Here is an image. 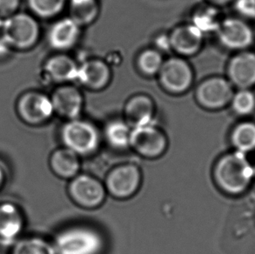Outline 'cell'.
Segmentation results:
<instances>
[{
  "instance_id": "1",
  "label": "cell",
  "mask_w": 255,
  "mask_h": 254,
  "mask_svg": "<svg viewBox=\"0 0 255 254\" xmlns=\"http://www.w3.org/2000/svg\"><path fill=\"white\" fill-rule=\"evenodd\" d=\"M255 167L246 154L234 151L222 156L214 165V179L218 187L230 195H238L249 188Z\"/></svg>"
},
{
  "instance_id": "2",
  "label": "cell",
  "mask_w": 255,
  "mask_h": 254,
  "mask_svg": "<svg viewBox=\"0 0 255 254\" xmlns=\"http://www.w3.org/2000/svg\"><path fill=\"white\" fill-rule=\"evenodd\" d=\"M52 245L56 254H101L106 241L97 228L79 224L59 231Z\"/></svg>"
},
{
  "instance_id": "3",
  "label": "cell",
  "mask_w": 255,
  "mask_h": 254,
  "mask_svg": "<svg viewBox=\"0 0 255 254\" xmlns=\"http://www.w3.org/2000/svg\"><path fill=\"white\" fill-rule=\"evenodd\" d=\"M1 32L10 48L23 51L37 44L40 27L38 21L30 14L16 12L3 19Z\"/></svg>"
},
{
  "instance_id": "4",
  "label": "cell",
  "mask_w": 255,
  "mask_h": 254,
  "mask_svg": "<svg viewBox=\"0 0 255 254\" xmlns=\"http://www.w3.org/2000/svg\"><path fill=\"white\" fill-rule=\"evenodd\" d=\"M60 137L65 147L79 156H88L100 148L101 135L93 123L75 119L68 121L60 130Z\"/></svg>"
},
{
  "instance_id": "5",
  "label": "cell",
  "mask_w": 255,
  "mask_h": 254,
  "mask_svg": "<svg viewBox=\"0 0 255 254\" xmlns=\"http://www.w3.org/2000/svg\"><path fill=\"white\" fill-rule=\"evenodd\" d=\"M168 146L166 134L154 123L131 128L130 148L143 158L161 157Z\"/></svg>"
},
{
  "instance_id": "6",
  "label": "cell",
  "mask_w": 255,
  "mask_h": 254,
  "mask_svg": "<svg viewBox=\"0 0 255 254\" xmlns=\"http://www.w3.org/2000/svg\"><path fill=\"white\" fill-rule=\"evenodd\" d=\"M141 183L142 172L138 165L126 163L115 166L107 173L105 187L114 198L126 199L137 193Z\"/></svg>"
},
{
  "instance_id": "7",
  "label": "cell",
  "mask_w": 255,
  "mask_h": 254,
  "mask_svg": "<svg viewBox=\"0 0 255 254\" xmlns=\"http://www.w3.org/2000/svg\"><path fill=\"white\" fill-rule=\"evenodd\" d=\"M68 192L78 206L86 209H95L103 204L107 192L105 185L95 177L78 174L71 179Z\"/></svg>"
},
{
  "instance_id": "8",
  "label": "cell",
  "mask_w": 255,
  "mask_h": 254,
  "mask_svg": "<svg viewBox=\"0 0 255 254\" xmlns=\"http://www.w3.org/2000/svg\"><path fill=\"white\" fill-rule=\"evenodd\" d=\"M234 86L228 79L212 77L200 83L195 93L197 102L207 110L223 109L231 103Z\"/></svg>"
},
{
  "instance_id": "9",
  "label": "cell",
  "mask_w": 255,
  "mask_h": 254,
  "mask_svg": "<svg viewBox=\"0 0 255 254\" xmlns=\"http://www.w3.org/2000/svg\"><path fill=\"white\" fill-rule=\"evenodd\" d=\"M216 32L221 45L236 52L249 50L255 42L253 28L241 17H228L221 20Z\"/></svg>"
},
{
  "instance_id": "10",
  "label": "cell",
  "mask_w": 255,
  "mask_h": 254,
  "mask_svg": "<svg viewBox=\"0 0 255 254\" xmlns=\"http://www.w3.org/2000/svg\"><path fill=\"white\" fill-rule=\"evenodd\" d=\"M17 111L21 120L30 126L45 124L54 114L51 98L38 92L23 94L17 101Z\"/></svg>"
},
{
  "instance_id": "11",
  "label": "cell",
  "mask_w": 255,
  "mask_h": 254,
  "mask_svg": "<svg viewBox=\"0 0 255 254\" xmlns=\"http://www.w3.org/2000/svg\"><path fill=\"white\" fill-rule=\"evenodd\" d=\"M158 75L163 88L173 94L185 93L193 85V69L181 58L173 57L164 61Z\"/></svg>"
},
{
  "instance_id": "12",
  "label": "cell",
  "mask_w": 255,
  "mask_h": 254,
  "mask_svg": "<svg viewBox=\"0 0 255 254\" xmlns=\"http://www.w3.org/2000/svg\"><path fill=\"white\" fill-rule=\"evenodd\" d=\"M228 79L234 87L252 89L255 86V52L249 50L236 52L228 62Z\"/></svg>"
},
{
  "instance_id": "13",
  "label": "cell",
  "mask_w": 255,
  "mask_h": 254,
  "mask_svg": "<svg viewBox=\"0 0 255 254\" xmlns=\"http://www.w3.org/2000/svg\"><path fill=\"white\" fill-rule=\"evenodd\" d=\"M24 223V214L17 205L7 201L0 203V244L12 246L18 241Z\"/></svg>"
},
{
  "instance_id": "14",
  "label": "cell",
  "mask_w": 255,
  "mask_h": 254,
  "mask_svg": "<svg viewBox=\"0 0 255 254\" xmlns=\"http://www.w3.org/2000/svg\"><path fill=\"white\" fill-rule=\"evenodd\" d=\"M54 114L68 121L79 119L83 108V96L80 90L73 86H62L54 91L52 97Z\"/></svg>"
},
{
  "instance_id": "15",
  "label": "cell",
  "mask_w": 255,
  "mask_h": 254,
  "mask_svg": "<svg viewBox=\"0 0 255 254\" xmlns=\"http://www.w3.org/2000/svg\"><path fill=\"white\" fill-rule=\"evenodd\" d=\"M168 37L171 49L181 56L194 55L203 45L204 33L193 24L177 26Z\"/></svg>"
},
{
  "instance_id": "16",
  "label": "cell",
  "mask_w": 255,
  "mask_h": 254,
  "mask_svg": "<svg viewBox=\"0 0 255 254\" xmlns=\"http://www.w3.org/2000/svg\"><path fill=\"white\" fill-rule=\"evenodd\" d=\"M80 36V26L71 17L56 21L47 34L49 45L57 51H66L76 45Z\"/></svg>"
},
{
  "instance_id": "17",
  "label": "cell",
  "mask_w": 255,
  "mask_h": 254,
  "mask_svg": "<svg viewBox=\"0 0 255 254\" xmlns=\"http://www.w3.org/2000/svg\"><path fill=\"white\" fill-rule=\"evenodd\" d=\"M110 67L103 60L90 59L79 66L76 80L88 89H104L110 82Z\"/></svg>"
},
{
  "instance_id": "18",
  "label": "cell",
  "mask_w": 255,
  "mask_h": 254,
  "mask_svg": "<svg viewBox=\"0 0 255 254\" xmlns=\"http://www.w3.org/2000/svg\"><path fill=\"white\" fill-rule=\"evenodd\" d=\"M126 122L130 127H136L153 122L155 105L152 99L145 94L131 97L125 107Z\"/></svg>"
},
{
  "instance_id": "19",
  "label": "cell",
  "mask_w": 255,
  "mask_h": 254,
  "mask_svg": "<svg viewBox=\"0 0 255 254\" xmlns=\"http://www.w3.org/2000/svg\"><path fill=\"white\" fill-rule=\"evenodd\" d=\"M49 164L52 172L60 179H72L80 172V156L65 146L52 152Z\"/></svg>"
},
{
  "instance_id": "20",
  "label": "cell",
  "mask_w": 255,
  "mask_h": 254,
  "mask_svg": "<svg viewBox=\"0 0 255 254\" xmlns=\"http://www.w3.org/2000/svg\"><path fill=\"white\" fill-rule=\"evenodd\" d=\"M79 65L69 56L58 54L46 61L45 72L52 81L66 83L76 80Z\"/></svg>"
},
{
  "instance_id": "21",
  "label": "cell",
  "mask_w": 255,
  "mask_h": 254,
  "mask_svg": "<svg viewBox=\"0 0 255 254\" xmlns=\"http://www.w3.org/2000/svg\"><path fill=\"white\" fill-rule=\"evenodd\" d=\"M131 127L121 120H114L105 127L104 136L111 147L116 150H125L130 148Z\"/></svg>"
},
{
  "instance_id": "22",
  "label": "cell",
  "mask_w": 255,
  "mask_h": 254,
  "mask_svg": "<svg viewBox=\"0 0 255 254\" xmlns=\"http://www.w3.org/2000/svg\"><path fill=\"white\" fill-rule=\"evenodd\" d=\"M100 13L99 0H71L70 17L80 27L92 24Z\"/></svg>"
},
{
  "instance_id": "23",
  "label": "cell",
  "mask_w": 255,
  "mask_h": 254,
  "mask_svg": "<svg viewBox=\"0 0 255 254\" xmlns=\"http://www.w3.org/2000/svg\"><path fill=\"white\" fill-rule=\"evenodd\" d=\"M232 144L236 151L246 154L255 149V123L244 121L235 126L231 133Z\"/></svg>"
},
{
  "instance_id": "24",
  "label": "cell",
  "mask_w": 255,
  "mask_h": 254,
  "mask_svg": "<svg viewBox=\"0 0 255 254\" xmlns=\"http://www.w3.org/2000/svg\"><path fill=\"white\" fill-rule=\"evenodd\" d=\"M10 254H56L52 242L38 236L20 238L12 245Z\"/></svg>"
},
{
  "instance_id": "25",
  "label": "cell",
  "mask_w": 255,
  "mask_h": 254,
  "mask_svg": "<svg viewBox=\"0 0 255 254\" xmlns=\"http://www.w3.org/2000/svg\"><path fill=\"white\" fill-rule=\"evenodd\" d=\"M221 19L214 6L199 8L193 14V24L203 33L217 31Z\"/></svg>"
},
{
  "instance_id": "26",
  "label": "cell",
  "mask_w": 255,
  "mask_h": 254,
  "mask_svg": "<svg viewBox=\"0 0 255 254\" xmlns=\"http://www.w3.org/2000/svg\"><path fill=\"white\" fill-rule=\"evenodd\" d=\"M66 3V0H27L31 12L45 19L59 15L65 8Z\"/></svg>"
},
{
  "instance_id": "27",
  "label": "cell",
  "mask_w": 255,
  "mask_h": 254,
  "mask_svg": "<svg viewBox=\"0 0 255 254\" xmlns=\"http://www.w3.org/2000/svg\"><path fill=\"white\" fill-rule=\"evenodd\" d=\"M163 63L164 60L161 53L154 49H148L142 52L137 61L139 71L146 76L158 74L162 67Z\"/></svg>"
},
{
  "instance_id": "28",
  "label": "cell",
  "mask_w": 255,
  "mask_h": 254,
  "mask_svg": "<svg viewBox=\"0 0 255 254\" xmlns=\"http://www.w3.org/2000/svg\"><path fill=\"white\" fill-rule=\"evenodd\" d=\"M232 108L239 116H249L255 112V93L252 89H241L235 93Z\"/></svg>"
},
{
  "instance_id": "29",
  "label": "cell",
  "mask_w": 255,
  "mask_h": 254,
  "mask_svg": "<svg viewBox=\"0 0 255 254\" xmlns=\"http://www.w3.org/2000/svg\"><path fill=\"white\" fill-rule=\"evenodd\" d=\"M235 7L247 18L255 17V0H235Z\"/></svg>"
},
{
  "instance_id": "30",
  "label": "cell",
  "mask_w": 255,
  "mask_h": 254,
  "mask_svg": "<svg viewBox=\"0 0 255 254\" xmlns=\"http://www.w3.org/2000/svg\"><path fill=\"white\" fill-rule=\"evenodd\" d=\"M20 5V0H0V17L6 18L16 13Z\"/></svg>"
},
{
  "instance_id": "31",
  "label": "cell",
  "mask_w": 255,
  "mask_h": 254,
  "mask_svg": "<svg viewBox=\"0 0 255 254\" xmlns=\"http://www.w3.org/2000/svg\"><path fill=\"white\" fill-rule=\"evenodd\" d=\"M10 50L11 48L9 44L2 36H0V59H3L9 55Z\"/></svg>"
},
{
  "instance_id": "32",
  "label": "cell",
  "mask_w": 255,
  "mask_h": 254,
  "mask_svg": "<svg viewBox=\"0 0 255 254\" xmlns=\"http://www.w3.org/2000/svg\"><path fill=\"white\" fill-rule=\"evenodd\" d=\"M7 172L4 165L0 163V190L3 188L4 184L6 182Z\"/></svg>"
},
{
  "instance_id": "33",
  "label": "cell",
  "mask_w": 255,
  "mask_h": 254,
  "mask_svg": "<svg viewBox=\"0 0 255 254\" xmlns=\"http://www.w3.org/2000/svg\"><path fill=\"white\" fill-rule=\"evenodd\" d=\"M214 6H222L234 2V0H208Z\"/></svg>"
},
{
  "instance_id": "34",
  "label": "cell",
  "mask_w": 255,
  "mask_h": 254,
  "mask_svg": "<svg viewBox=\"0 0 255 254\" xmlns=\"http://www.w3.org/2000/svg\"><path fill=\"white\" fill-rule=\"evenodd\" d=\"M3 18L0 17V31H1V28H2V25H3Z\"/></svg>"
},
{
  "instance_id": "35",
  "label": "cell",
  "mask_w": 255,
  "mask_h": 254,
  "mask_svg": "<svg viewBox=\"0 0 255 254\" xmlns=\"http://www.w3.org/2000/svg\"></svg>"
}]
</instances>
